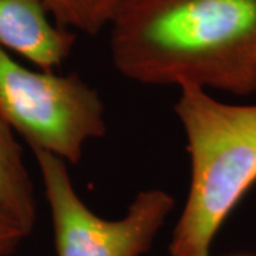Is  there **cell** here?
<instances>
[{
    "label": "cell",
    "instance_id": "cell-5",
    "mask_svg": "<svg viewBox=\"0 0 256 256\" xmlns=\"http://www.w3.org/2000/svg\"><path fill=\"white\" fill-rule=\"evenodd\" d=\"M77 33L60 28L43 0H0V48L46 72L72 56Z\"/></svg>",
    "mask_w": 256,
    "mask_h": 256
},
{
    "label": "cell",
    "instance_id": "cell-8",
    "mask_svg": "<svg viewBox=\"0 0 256 256\" xmlns=\"http://www.w3.org/2000/svg\"><path fill=\"white\" fill-rule=\"evenodd\" d=\"M26 236L23 229L0 210V256L12 255Z\"/></svg>",
    "mask_w": 256,
    "mask_h": 256
},
{
    "label": "cell",
    "instance_id": "cell-1",
    "mask_svg": "<svg viewBox=\"0 0 256 256\" xmlns=\"http://www.w3.org/2000/svg\"><path fill=\"white\" fill-rule=\"evenodd\" d=\"M108 28L127 80L256 94V0H124Z\"/></svg>",
    "mask_w": 256,
    "mask_h": 256
},
{
    "label": "cell",
    "instance_id": "cell-7",
    "mask_svg": "<svg viewBox=\"0 0 256 256\" xmlns=\"http://www.w3.org/2000/svg\"><path fill=\"white\" fill-rule=\"evenodd\" d=\"M60 28L96 36L110 28L124 0H43Z\"/></svg>",
    "mask_w": 256,
    "mask_h": 256
},
{
    "label": "cell",
    "instance_id": "cell-4",
    "mask_svg": "<svg viewBox=\"0 0 256 256\" xmlns=\"http://www.w3.org/2000/svg\"><path fill=\"white\" fill-rule=\"evenodd\" d=\"M53 222L57 256H142L174 210L170 192L140 191L120 220H104L80 198L67 162L44 151H33Z\"/></svg>",
    "mask_w": 256,
    "mask_h": 256
},
{
    "label": "cell",
    "instance_id": "cell-2",
    "mask_svg": "<svg viewBox=\"0 0 256 256\" xmlns=\"http://www.w3.org/2000/svg\"><path fill=\"white\" fill-rule=\"evenodd\" d=\"M191 176L170 256H210L222 225L256 182V104H230L194 84L180 86Z\"/></svg>",
    "mask_w": 256,
    "mask_h": 256
},
{
    "label": "cell",
    "instance_id": "cell-3",
    "mask_svg": "<svg viewBox=\"0 0 256 256\" xmlns=\"http://www.w3.org/2000/svg\"><path fill=\"white\" fill-rule=\"evenodd\" d=\"M0 117L38 150L67 164L82 160L88 141L107 132L100 92L78 74L30 68L0 48Z\"/></svg>",
    "mask_w": 256,
    "mask_h": 256
},
{
    "label": "cell",
    "instance_id": "cell-6",
    "mask_svg": "<svg viewBox=\"0 0 256 256\" xmlns=\"http://www.w3.org/2000/svg\"><path fill=\"white\" fill-rule=\"evenodd\" d=\"M0 210L28 235L36 224L34 186L14 131L0 117Z\"/></svg>",
    "mask_w": 256,
    "mask_h": 256
}]
</instances>
